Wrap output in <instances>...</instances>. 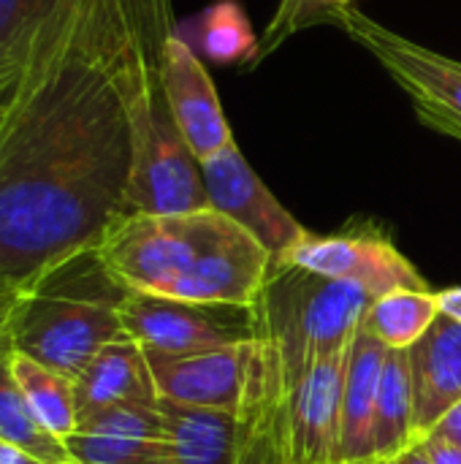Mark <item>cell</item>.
Wrapping results in <instances>:
<instances>
[{
    "label": "cell",
    "mask_w": 461,
    "mask_h": 464,
    "mask_svg": "<svg viewBox=\"0 0 461 464\" xmlns=\"http://www.w3.org/2000/svg\"><path fill=\"white\" fill-rule=\"evenodd\" d=\"M0 440L27 451L41 464H73L65 443L49 435L30 413L11 372V351L0 353Z\"/></svg>",
    "instance_id": "23"
},
{
    "label": "cell",
    "mask_w": 461,
    "mask_h": 464,
    "mask_svg": "<svg viewBox=\"0 0 461 464\" xmlns=\"http://www.w3.org/2000/svg\"><path fill=\"white\" fill-rule=\"evenodd\" d=\"M160 49L152 52L147 44L130 76L133 152L122 215H185L212 209L201 163L182 139L166 103Z\"/></svg>",
    "instance_id": "5"
},
{
    "label": "cell",
    "mask_w": 461,
    "mask_h": 464,
    "mask_svg": "<svg viewBox=\"0 0 461 464\" xmlns=\"http://www.w3.org/2000/svg\"><path fill=\"white\" fill-rule=\"evenodd\" d=\"M340 27L361 44L410 95L416 114L435 130L461 141V63L427 49L359 8L342 14Z\"/></svg>",
    "instance_id": "7"
},
{
    "label": "cell",
    "mask_w": 461,
    "mask_h": 464,
    "mask_svg": "<svg viewBox=\"0 0 461 464\" xmlns=\"http://www.w3.org/2000/svg\"><path fill=\"white\" fill-rule=\"evenodd\" d=\"M98 250L128 291L182 302L253 307L272 269V256L217 209L122 215Z\"/></svg>",
    "instance_id": "2"
},
{
    "label": "cell",
    "mask_w": 461,
    "mask_h": 464,
    "mask_svg": "<svg viewBox=\"0 0 461 464\" xmlns=\"http://www.w3.org/2000/svg\"><path fill=\"white\" fill-rule=\"evenodd\" d=\"M147 46L139 0H82L0 92V280L98 247L130 174V76Z\"/></svg>",
    "instance_id": "1"
},
{
    "label": "cell",
    "mask_w": 461,
    "mask_h": 464,
    "mask_svg": "<svg viewBox=\"0 0 461 464\" xmlns=\"http://www.w3.org/2000/svg\"><path fill=\"white\" fill-rule=\"evenodd\" d=\"M0 464H41L35 457H30L27 451L11 446V443H3L0 440Z\"/></svg>",
    "instance_id": "31"
},
{
    "label": "cell",
    "mask_w": 461,
    "mask_h": 464,
    "mask_svg": "<svg viewBox=\"0 0 461 464\" xmlns=\"http://www.w3.org/2000/svg\"><path fill=\"white\" fill-rule=\"evenodd\" d=\"M125 296L98 247L60 258L19 288L8 348L76 378L103 345L128 337L120 318Z\"/></svg>",
    "instance_id": "3"
},
{
    "label": "cell",
    "mask_w": 461,
    "mask_h": 464,
    "mask_svg": "<svg viewBox=\"0 0 461 464\" xmlns=\"http://www.w3.org/2000/svg\"><path fill=\"white\" fill-rule=\"evenodd\" d=\"M427 438H435V440H443V443H451V446L461 449V402L437 421V427Z\"/></svg>",
    "instance_id": "27"
},
{
    "label": "cell",
    "mask_w": 461,
    "mask_h": 464,
    "mask_svg": "<svg viewBox=\"0 0 461 464\" xmlns=\"http://www.w3.org/2000/svg\"><path fill=\"white\" fill-rule=\"evenodd\" d=\"M82 0H0V92L52 41Z\"/></svg>",
    "instance_id": "19"
},
{
    "label": "cell",
    "mask_w": 461,
    "mask_h": 464,
    "mask_svg": "<svg viewBox=\"0 0 461 464\" xmlns=\"http://www.w3.org/2000/svg\"><path fill=\"white\" fill-rule=\"evenodd\" d=\"M79 419L117 405H155L158 389L147 353L130 337L103 345L73 378Z\"/></svg>",
    "instance_id": "16"
},
{
    "label": "cell",
    "mask_w": 461,
    "mask_h": 464,
    "mask_svg": "<svg viewBox=\"0 0 461 464\" xmlns=\"http://www.w3.org/2000/svg\"><path fill=\"white\" fill-rule=\"evenodd\" d=\"M255 343L258 340L185 356L144 351L158 389V400L239 413L255 356Z\"/></svg>",
    "instance_id": "11"
},
{
    "label": "cell",
    "mask_w": 461,
    "mask_h": 464,
    "mask_svg": "<svg viewBox=\"0 0 461 464\" xmlns=\"http://www.w3.org/2000/svg\"><path fill=\"white\" fill-rule=\"evenodd\" d=\"M440 313L443 310L435 291L399 288L372 299L364 313V324L386 348L410 351L429 332Z\"/></svg>",
    "instance_id": "22"
},
{
    "label": "cell",
    "mask_w": 461,
    "mask_h": 464,
    "mask_svg": "<svg viewBox=\"0 0 461 464\" xmlns=\"http://www.w3.org/2000/svg\"><path fill=\"white\" fill-rule=\"evenodd\" d=\"M234 464H296L291 432V392L283 362L258 337L239 408V449Z\"/></svg>",
    "instance_id": "12"
},
{
    "label": "cell",
    "mask_w": 461,
    "mask_h": 464,
    "mask_svg": "<svg viewBox=\"0 0 461 464\" xmlns=\"http://www.w3.org/2000/svg\"><path fill=\"white\" fill-rule=\"evenodd\" d=\"M201 171L209 207L245 228L272 256V264L285 261L307 237V228L274 198L236 144L204 160Z\"/></svg>",
    "instance_id": "8"
},
{
    "label": "cell",
    "mask_w": 461,
    "mask_h": 464,
    "mask_svg": "<svg viewBox=\"0 0 461 464\" xmlns=\"http://www.w3.org/2000/svg\"><path fill=\"white\" fill-rule=\"evenodd\" d=\"M421 443H424L432 464H461V449H456V446L435 440V438H424Z\"/></svg>",
    "instance_id": "28"
},
{
    "label": "cell",
    "mask_w": 461,
    "mask_h": 464,
    "mask_svg": "<svg viewBox=\"0 0 461 464\" xmlns=\"http://www.w3.org/2000/svg\"><path fill=\"white\" fill-rule=\"evenodd\" d=\"M160 82L171 117L198 163L236 144L209 71L179 33L163 38Z\"/></svg>",
    "instance_id": "10"
},
{
    "label": "cell",
    "mask_w": 461,
    "mask_h": 464,
    "mask_svg": "<svg viewBox=\"0 0 461 464\" xmlns=\"http://www.w3.org/2000/svg\"><path fill=\"white\" fill-rule=\"evenodd\" d=\"M413 381L416 435L424 440L461 402V324L440 313L429 332L408 351Z\"/></svg>",
    "instance_id": "15"
},
{
    "label": "cell",
    "mask_w": 461,
    "mask_h": 464,
    "mask_svg": "<svg viewBox=\"0 0 461 464\" xmlns=\"http://www.w3.org/2000/svg\"><path fill=\"white\" fill-rule=\"evenodd\" d=\"M386 353L389 348L370 332V326L361 318L353 337V351L345 378L337 464H372L375 459L372 427H375V408H378Z\"/></svg>",
    "instance_id": "17"
},
{
    "label": "cell",
    "mask_w": 461,
    "mask_h": 464,
    "mask_svg": "<svg viewBox=\"0 0 461 464\" xmlns=\"http://www.w3.org/2000/svg\"><path fill=\"white\" fill-rule=\"evenodd\" d=\"M370 304L372 296L351 283L280 261L272 264L253 307L258 337L272 343L293 386L323 356L353 340Z\"/></svg>",
    "instance_id": "4"
},
{
    "label": "cell",
    "mask_w": 461,
    "mask_h": 464,
    "mask_svg": "<svg viewBox=\"0 0 461 464\" xmlns=\"http://www.w3.org/2000/svg\"><path fill=\"white\" fill-rule=\"evenodd\" d=\"M285 261L315 275L351 283L372 299L399 288L429 291L427 280L394 247V242L375 231H348L331 237L307 231V237L285 256Z\"/></svg>",
    "instance_id": "9"
},
{
    "label": "cell",
    "mask_w": 461,
    "mask_h": 464,
    "mask_svg": "<svg viewBox=\"0 0 461 464\" xmlns=\"http://www.w3.org/2000/svg\"><path fill=\"white\" fill-rule=\"evenodd\" d=\"M437 299H440V310H443L446 315L456 318L461 324V285L459 288H446V291H440Z\"/></svg>",
    "instance_id": "29"
},
{
    "label": "cell",
    "mask_w": 461,
    "mask_h": 464,
    "mask_svg": "<svg viewBox=\"0 0 461 464\" xmlns=\"http://www.w3.org/2000/svg\"><path fill=\"white\" fill-rule=\"evenodd\" d=\"M356 8V0H280L277 11L258 44V57L274 52L291 35L315 24H340L342 14Z\"/></svg>",
    "instance_id": "25"
},
{
    "label": "cell",
    "mask_w": 461,
    "mask_h": 464,
    "mask_svg": "<svg viewBox=\"0 0 461 464\" xmlns=\"http://www.w3.org/2000/svg\"><path fill=\"white\" fill-rule=\"evenodd\" d=\"M356 337V334H353ZM353 340L323 356L291 392V432L296 464H337L342 394Z\"/></svg>",
    "instance_id": "13"
},
{
    "label": "cell",
    "mask_w": 461,
    "mask_h": 464,
    "mask_svg": "<svg viewBox=\"0 0 461 464\" xmlns=\"http://www.w3.org/2000/svg\"><path fill=\"white\" fill-rule=\"evenodd\" d=\"M16 296H19V288L0 280V353L11 351L8 348V332H11V315L16 307Z\"/></svg>",
    "instance_id": "26"
},
{
    "label": "cell",
    "mask_w": 461,
    "mask_h": 464,
    "mask_svg": "<svg viewBox=\"0 0 461 464\" xmlns=\"http://www.w3.org/2000/svg\"><path fill=\"white\" fill-rule=\"evenodd\" d=\"M163 419L160 464H234L239 449V413L190 408L158 400Z\"/></svg>",
    "instance_id": "18"
},
{
    "label": "cell",
    "mask_w": 461,
    "mask_h": 464,
    "mask_svg": "<svg viewBox=\"0 0 461 464\" xmlns=\"http://www.w3.org/2000/svg\"><path fill=\"white\" fill-rule=\"evenodd\" d=\"M383 464H432V459H429V454H427L424 443L418 440V443H413L408 451H402L399 457H394V459H389V462H383Z\"/></svg>",
    "instance_id": "30"
},
{
    "label": "cell",
    "mask_w": 461,
    "mask_h": 464,
    "mask_svg": "<svg viewBox=\"0 0 461 464\" xmlns=\"http://www.w3.org/2000/svg\"><path fill=\"white\" fill-rule=\"evenodd\" d=\"M11 372L35 421L60 440L71 438L79 427L73 378L14 351H11Z\"/></svg>",
    "instance_id": "21"
},
{
    "label": "cell",
    "mask_w": 461,
    "mask_h": 464,
    "mask_svg": "<svg viewBox=\"0 0 461 464\" xmlns=\"http://www.w3.org/2000/svg\"><path fill=\"white\" fill-rule=\"evenodd\" d=\"M125 334L147 353L185 356L258 340L255 307L220 302H182L128 291L122 310Z\"/></svg>",
    "instance_id": "6"
},
{
    "label": "cell",
    "mask_w": 461,
    "mask_h": 464,
    "mask_svg": "<svg viewBox=\"0 0 461 464\" xmlns=\"http://www.w3.org/2000/svg\"><path fill=\"white\" fill-rule=\"evenodd\" d=\"M73 464H160L163 419L155 405H117L79 419L62 440Z\"/></svg>",
    "instance_id": "14"
},
{
    "label": "cell",
    "mask_w": 461,
    "mask_h": 464,
    "mask_svg": "<svg viewBox=\"0 0 461 464\" xmlns=\"http://www.w3.org/2000/svg\"><path fill=\"white\" fill-rule=\"evenodd\" d=\"M201 44L209 57L236 63L250 54L258 57V41L236 3H217L201 14Z\"/></svg>",
    "instance_id": "24"
},
{
    "label": "cell",
    "mask_w": 461,
    "mask_h": 464,
    "mask_svg": "<svg viewBox=\"0 0 461 464\" xmlns=\"http://www.w3.org/2000/svg\"><path fill=\"white\" fill-rule=\"evenodd\" d=\"M418 443L416 435V413H413V381H410V359L408 351L389 348L378 408H375V427H372V464H383L402 451Z\"/></svg>",
    "instance_id": "20"
}]
</instances>
